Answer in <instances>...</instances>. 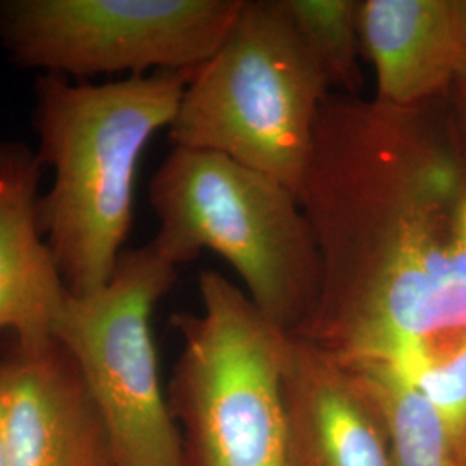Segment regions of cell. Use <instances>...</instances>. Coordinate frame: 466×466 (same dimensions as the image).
Wrapping results in <instances>:
<instances>
[{"mask_svg":"<svg viewBox=\"0 0 466 466\" xmlns=\"http://www.w3.org/2000/svg\"><path fill=\"white\" fill-rule=\"evenodd\" d=\"M432 104L329 96L298 196L319 292L294 335L346 368L408 380L466 339L454 282L466 171Z\"/></svg>","mask_w":466,"mask_h":466,"instance_id":"cell-1","label":"cell"},{"mask_svg":"<svg viewBox=\"0 0 466 466\" xmlns=\"http://www.w3.org/2000/svg\"><path fill=\"white\" fill-rule=\"evenodd\" d=\"M194 71H157L107 84L56 75L35 80L36 156L52 171L40 227L73 296L116 271L134 218L140 157L169 128Z\"/></svg>","mask_w":466,"mask_h":466,"instance_id":"cell-2","label":"cell"},{"mask_svg":"<svg viewBox=\"0 0 466 466\" xmlns=\"http://www.w3.org/2000/svg\"><path fill=\"white\" fill-rule=\"evenodd\" d=\"M150 240L175 267L213 250L238 273L259 311L296 333L313 313L319 258L299 198L215 150L173 146L149 184Z\"/></svg>","mask_w":466,"mask_h":466,"instance_id":"cell-3","label":"cell"},{"mask_svg":"<svg viewBox=\"0 0 466 466\" xmlns=\"http://www.w3.org/2000/svg\"><path fill=\"white\" fill-rule=\"evenodd\" d=\"M199 313L173 325L182 350L169 408L185 466H292L285 371L292 333L213 269L199 277Z\"/></svg>","mask_w":466,"mask_h":466,"instance_id":"cell-4","label":"cell"},{"mask_svg":"<svg viewBox=\"0 0 466 466\" xmlns=\"http://www.w3.org/2000/svg\"><path fill=\"white\" fill-rule=\"evenodd\" d=\"M329 86L279 0H246L219 49L194 69L169 138L225 154L299 196Z\"/></svg>","mask_w":466,"mask_h":466,"instance_id":"cell-5","label":"cell"},{"mask_svg":"<svg viewBox=\"0 0 466 466\" xmlns=\"http://www.w3.org/2000/svg\"><path fill=\"white\" fill-rule=\"evenodd\" d=\"M177 268L152 242L125 250L99 290L67 292L54 329L84 379L115 466H185L152 335L154 309L177 282Z\"/></svg>","mask_w":466,"mask_h":466,"instance_id":"cell-6","label":"cell"},{"mask_svg":"<svg viewBox=\"0 0 466 466\" xmlns=\"http://www.w3.org/2000/svg\"><path fill=\"white\" fill-rule=\"evenodd\" d=\"M246 0H0V44L19 67L88 82L194 71Z\"/></svg>","mask_w":466,"mask_h":466,"instance_id":"cell-7","label":"cell"},{"mask_svg":"<svg viewBox=\"0 0 466 466\" xmlns=\"http://www.w3.org/2000/svg\"><path fill=\"white\" fill-rule=\"evenodd\" d=\"M0 411L7 466H115L84 379L56 337L2 350Z\"/></svg>","mask_w":466,"mask_h":466,"instance_id":"cell-8","label":"cell"},{"mask_svg":"<svg viewBox=\"0 0 466 466\" xmlns=\"http://www.w3.org/2000/svg\"><path fill=\"white\" fill-rule=\"evenodd\" d=\"M285 398L292 466H396L385 421L358 377L294 333Z\"/></svg>","mask_w":466,"mask_h":466,"instance_id":"cell-9","label":"cell"},{"mask_svg":"<svg viewBox=\"0 0 466 466\" xmlns=\"http://www.w3.org/2000/svg\"><path fill=\"white\" fill-rule=\"evenodd\" d=\"M44 167L21 142H0V333L23 346L54 339L67 289L40 227Z\"/></svg>","mask_w":466,"mask_h":466,"instance_id":"cell-10","label":"cell"},{"mask_svg":"<svg viewBox=\"0 0 466 466\" xmlns=\"http://www.w3.org/2000/svg\"><path fill=\"white\" fill-rule=\"evenodd\" d=\"M360 36L387 106L432 104L466 67L461 0H360Z\"/></svg>","mask_w":466,"mask_h":466,"instance_id":"cell-11","label":"cell"},{"mask_svg":"<svg viewBox=\"0 0 466 466\" xmlns=\"http://www.w3.org/2000/svg\"><path fill=\"white\" fill-rule=\"evenodd\" d=\"M382 415L396 466H458L431 402L392 367L350 368Z\"/></svg>","mask_w":466,"mask_h":466,"instance_id":"cell-12","label":"cell"},{"mask_svg":"<svg viewBox=\"0 0 466 466\" xmlns=\"http://www.w3.org/2000/svg\"><path fill=\"white\" fill-rule=\"evenodd\" d=\"M329 84L360 97V0H279Z\"/></svg>","mask_w":466,"mask_h":466,"instance_id":"cell-13","label":"cell"},{"mask_svg":"<svg viewBox=\"0 0 466 466\" xmlns=\"http://www.w3.org/2000/svg\"><path fill=\"white\" fill-rule=\"evenodd\" d=\"M431 402L458 466L466 465V339L411 380Z\"/></svg>","mask_w":466,"mask_h":466,"instance_id":"cell-14","label":"cell"},{"mask_svg":"<svg viewBox=\"0 0 466 466\" xmlns=\"http://www.w3.org/2000/svg\"><path fill=\"white\" fill-rule=\"evenodd\" d=\"M451 130L466 171V67L451 86Z\"/></svg>","mask_w":466,"mask_h":466,"instance_id":"cell-15","label":"cell"},{"mask_svg":"<svg viewBox=\"0 0 466 466\" xmlns=\"http://www.w3.org/2000/svg\"><path fill=\"white\" fill-rule=\"evenodd\" d=\"M0 358H2V350H0ZM0 466H7L5 437H4V423H2V411H0Z\"/></svg>","mask_w":466,"mask_h":466,"instance_id":"cell-16","label":"cell"},{"mask_svg":"<svg viewBox=\"0 0 466 466\" xmlns=\"http://www.w3.org/2000/svg\"><path fill=\"white\" fill-rule=\"evenodd\" d=\"M461 4H463V13H465L466 17V0H461Z\"/></svg>","mask_w":466,"mask_h":466,"instance_id":"cell-17","label":"cell"},{"mask_svg":"<svg viewBox=\"0 0 466 466\" xmlns=\"http://www.w3.org/2000/svg\"><path fill=\"white\" fill-rule=\"evenodd\" d=\"M466 466V465H465Z\"/></svg>","mask_w":466,"mask_h":466,"instance_id":"cell-18","label":"cell"}]
</instances>
